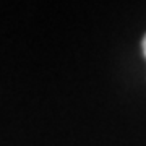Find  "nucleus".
I'll use <instances>...</instances> for the list:
<instances>
[{
    "mask_svg": "<svg viewBox=\"0 0 146 146\" xmlns=\"http://www.w3.org/2000/svg\"><path fill=\"white\" fill-rule=\"evenodd\" d=\"M141 47H143V54H145V57H146V36L143 37V42H141Z\"/></svg>",
    "mask_w": 146,
    "mask_h": 146,
    "instance_id": "nucleus-1",
    "label": "nucleus"
}]
</instances>
